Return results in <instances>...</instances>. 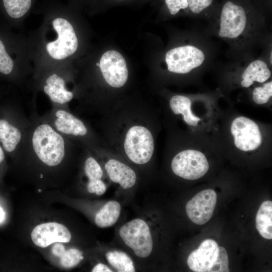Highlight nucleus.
<instances>
[{"label": "nucleus", "mask_w": 272, "mask_h": 272, "mask_svg": "<svg viewBox=\"0 0 272 272\" xmlns=\"http://www.w3.org/2000/svg\"><path fill=\"white\" fill-rule=\"evenodd\" d=\"M190 10L194 14H198L209 7L213 0H187Z\"/></svg>", "instance_id": "cd10ccee"}, {"label": "nucleus", "mask_w": 272, "mask_h": 272, "mask_svg": "<svg viewBox=\"0 0 272 272\" xmlns=\"http://www.w3.org/2000/svg\"><path fill=\"white\" fill-rule=\"evenodd\" d=\"M218 253L219 246L217 242L212 239H206L189 255L187 265L193 271L210 272Z\"/></svg>", "instance_id": "a211bd4d"}, {"label": "nucleus", "mask_w": 272, "mask_h": 272, "mask_svg": "<svg viewBox=\"0 0 272 272\" xmlns=\"http://www.w3.org/2000/svg\"><path fill=\"white\" fill-rule=\"evenodd\" d=\"M205 58L203 52L192 45L174 48L165 56L167 69L170 72L184 74L200 66Z\"/></svg>", "instance_id": "f8f14e48"}, {"label": "nucleus", "mask_w": 272, "mask_h": 272, "mask_svg": "<svg viewBox=\"0 0 272 272\" xmlns=\"http://www.w3.org/2000/svg\"><path fill=\"white\" fill-rule=\"evenodd\" d=\"M79 162L81 168L79 176L85 179L88 192L99 196L103 194L107 189L102 180L104 171L97 157L90 149L84 148Z\"/></svg>", "instance_id": "ddd939ff"}, {"label": "nucleus", "mask_w": 272, "mask_h": 272, "mask_svg": "<svg viewBox=\"0 0 272 272\" xmlns=\"http://www.w3.org/2000/svg\"><path fill=\"white\" fill-rule=\"evenodd\" d=\"M33 109L12 168L34 183H61L79 162L84 147L60 134Z\"/></svg>", "instance_id": "f257e3e1"}, {"label": "nucleus", "mask_w": 272, "mask_h": 272, "mask_svg": "<svg viewBox=\"0 0 272 272\" xmlns=\"http://www.w3.org/2000/svg\"><path fill=\"white\" fill-rule=\"evenodd\" d=\"M121 213L120 204L117 201L110 200L106 202L97 213L95 223L98 227H109L117 221Z\"/></svg>", "instance_id": "412c9836"}, {"label": "nucleus", "mask_w": 272, "mask_h": 272, "mask_svg": "<svg viewBox=\"0 0 272 272\" xmlns=\"http://www.w3.org/2000/svg\"><path fill=\"white\" fill-rule=\"evenodd\" d=\"M191 104L189 98L179 95L173 96L169 101V108L174 114H181L186 124L195 126L200 119L192 113Z\"/></svg>", "instance_id": "aec40b11"}, {"label": "nucleus", "mask_w": 272, "mask_h": 272, "mask_svg": "<svg viewBox=\"0 0 272 272\" xmlns=\"http://www.w3.org/2000/svg\"><path fill=\"white\" fill-rule=\"evenodd\" d=\"M92 272H111V270L107 265L102 263H98L96 264L92 269Z\"/></svg>", "instance_id": "7c9ffc66"}, {"label": "nucleus", "mask_w": 272, "mask_h": 272, "mask_svg": "<svg viewBox=\"0 0 272 272\" xmlns=\"http://www.w3.org/2000/svg\"><path fill=\"white\" fill-rule=\"evenodd\" d=\"M98 67L103 82L108 87L118 89L128 81V71L124 58L118 51L110 50L101 56Z\"/></svg>", "instance_id": "9b49d317"}, {"label": "nucleus", "mask_w": 272, "mask_h": 272, "mask_svg": "<svg viewBox=\"0 0 272 272\" xmlns=\"http://www.w3.org/2000/svg\"><path fill=\"white\" fill-rule=\"evenodd\" d=\"M246 22L244 9L231 2H227L221 12L219 35L222 38H236L244 32Z\"/></svg>", "instance_id": "2eb2a0df"}, {"label": "nucleus", "mask_w": 272, "mask_h": 272, "mask_svg": "<svg viewBox=\"0 0 272 272\" xmlns=\"http://www.w3.org/2000/svg\"><path fill=\"white\" fill-rule=\"evenodd\" d=\"M256 227L263 238L272 239L271 201H264L260 206L256 216Z\"/></svg>", "instance_id": "4be33fe9"}, {"label": "nucleus", "mask_w": 272, "mask_h": 272, "mask_svg": "<svg viewBox=\"0 0 272 272\" xmlns=\"http://www.w3.org/2000/svg\"><path fill=\"white\" fill-rule=\"evenodd\" d=\"M7 154L0 144V187L3 184L4 178L8 170Z\"/></svg>", "instance_id": "c756f323"}, {"label": "nucleus", "mask_w": 272, "mask_h": 272, "mask_svg": "<svg viewBox=\"0 0 272 272\" xmlns=\"http://www.w3.org/2000/svg\"><path fill=\"white\" fill-rule=\"evenodd\" d=\"M217 195L212 189L202 190L187 202L185 210L194 223L203 225L212 217L217 203Z\"/></svg>", "instance_id": "dca6fc26"}, {"label": "nucleus", "mask_w": 272, "mask_h": 272, "mask_svg": "<svg viewBox=\"0 0 272 272\" xmlns=\"http://www.w3.org/2000/svg\"><path fill=\"white\" fill-rule=\"evenodd\" d=\"M171 168L176 176L193 180L204 176L209 169V165L203 153L189 149L177 153L171 161Z\"/></svg>", "instance_id": "9d476101"}, {"label": "nucleus", "mask_w": 272, "mask_h": 272, "mask_svg": "<svg viewBox=\"0 0 272 272\" xmlns=\"http://www.w3.org/2000/svg\"><path fill=\"white\" fill-rule=\"evenodd\" d=\"M31 239L36 246L45 248L55 242L67 243L72 239L69 229L63 224L55 222L36 225L31 232Z\"/></svg>", "instance_id": "f3484780"}, {"label": "nucleus", "mask_w": 272, "mask_h": 272, "mask_svg": "<svg viewBox=\"0 0 272 272\" xmlns=\"http://www.w3.org/2000/svg\"><path fill=\"white\" fill-rule=\"evenodd\" d=\"M75 73L72 63L51 66L33 74L27 85L32 93L31 104L36 107L38 93L42 92L49 99L51 105L69 106L75 99L73 90L69 87L75 84Z\"/></svg>", "instance_id": "20e7f679"}, {"label": "nucleus", "mask_w": 272, "mask_h": 272, "mask_svg": "<svg viewBox=\"0 0 272 272\" xmlns=\"http://www.w3.org/2000/svg\"><path fill=\"white\" fill-rule=\"evenodd\" d=\"M111 181L123 189L132 188L137 183L138 175L134 168L124 159L106 147L93 152Z\"/></svg>", "instance_id": "0eeeda50"}, {"label": "nucleus", "mask_w": 272, "mask_h": 272, "mask_svg": "<svg viewBox=\"0 0 272 272\" xmlns=\"http://www.w3.org/2000/svg\"><path fill=\"white\" fill-rule=\"evenodd\" d=\"M2 97H3L2 92L0 91V102L1 100L2 99Z\"/></svg>", "instance_id": "473e14b6"}, {"label": "nucleus", "mask_w": 272, "mask_h": 272, "mask_svg": "<svg viewBox=\"0 0 272 272\" xmlns=\"http://www.w3.org/2000/svg\"><path fill=\"white\" fill-rule=\"evenodd\" d=\"M7 15L15 20L17 24L22 25L23 19L30 10L32 0H2Z\"/></svg>", "instance_id": "5701e85b"}, {"label": "nucleus", "mask_w": 272, "mask_h": 272, "mask_svg": "<svg viewBox=\"0 0 272 272\" xmlns=\"http://www.w3.org/2000/svg\"><path fill=\"white\" fill-rule=\"evenodd\" d=\"M33 73L31 61L12 56L0 38V77L22 89L27 88Z\"/></svg>", "instance_id": "1a4fd4ad"}, {"label": "nucleus", "mask_w": 272, "mask_h": 272, "mask_svg": "<svg viewBox=\"0 0 272 272\" xmlns=\"http://www.w3.org/2000/svg\"><path fill=\"white\" fill-rule=\"evenodd\" d=\"M51 106L42 116L60 134L92 152L105 147L98 132L87 121L73 113L69 106Z\"/></svg>", "instance_id": "39448f33"}, {"label": "nucleus", "mask_w": 272, "mask_h": 272, "mask_svg": "<svg viewBox=\"0 0 272 272\" xmlns=\"http://www.w3.org/2000/svg\"><path fill=\"white\" fill-rule=\"evenodd\" d=\"M31 123L21 102L16 99L0 102V144L12 160Z\"/></svg>", "instance_id": "423d86ee"}, {"label": "nucleus", "mask_w": 272, "mask_h": 272, "mask_svg": "<svg viewBox=\"0 0 272 272\" xmlns=\"http://www.w3.org/2000/svg\"><path fill=\"white\" fill-rule=\"evenodd\" d=\"M231 132L234 138V144L243 151H252L262 143V137L257 124L244 116L236 118L232 122Z\"/></svg>", "instance_id": "4468645a"}, {"label": "nucleus", "mask_w": 272, "mask_h": 272, "mask_svg": "<svg viewBox=\"0 0 272 272\" xmlns=\"http://www.w3.org/2000/svg\"><path fill=\"white\" fill-rule=\"evenodd\" d=\"M83 252L76 248H68L58 258L59 265L65 269L78 265L83 259Z\"/></svg>", "instance_id": "393cba45"}, {"label": "nucleus", "mask_w": 272, "mask_h": 272, "mask_svg": "<svg viewBox=\"0 0 272 272\" xmlns=\"http://www.w3.org/2000/svg\"><path fill=\"white\" fill-rule=\"evenodd\" d=\"M271 56H272V54L271 53V54H270V62H271Z\"/></svg>", "instance_id": "72a5a7b5"}, {"label": "nucleus", "mask_w": 272, "mask_h": 272, "mask_svg": "<svg viewBox=\"0 0 272 272\" xmlns=\"http://www.w3.org/2000/svg\"><path fill=\"white\" fill-rule=\"evenodd\" d=\"M270 72L265 62L261 60L251 62L242 75L241 84L245 88L252 85L254 81L263 83L270 76Z\"/></svg>", "instance_id": "6ab92c4d"}, {"label": "nucleus", "mask_w": 272, "mask_h": 272, "mask_svg": "<svg viewBox=\"0 0 272 272\" xmlns=\"http://www.w3.org/2000/svg\"><path fill=\"white\" fill-rule=\"evenodd\" d=\"M119 235L138 257L146 258L151 254L153 238L149 226L144 220L136 218L126 223L120 228Z\"/></svg>", "instance_id": "6e6552de"}, {"label": "nucleus", "mask_w": 272, "mask_h": 272, "mask_svg": "<svg viewBox=\"0 0 272 272\" xmlns=\"http://www.w3.org/2000/svg\"><path fill=\"white\" fill-rule=\"evenodd\" d=\"M5 219V213L2 207L0 206V224L2 223Z\"/></svg>", "instance_id": "2f4dec72"}, {"label": "nucleus", "mask_w": 272, "mask_h": 272, "mask_svg": "<svg viewBox=\"0 0 272 272\" xmlns=\"http://www.w3.org/2000/svg\"><path fill=\"white\" fill-rule=\"evenodd\" d=\"M165 2L172 15H175L181 9H184L188 7L187 0H165Z\"/></svg>", "instance_id": "c85d7f7f"}, {"label": "nucleus", "mask_w": 272, "mask_h": 272, "mask_svg": "<svg viewBox=\"0 0 272 272\" xmlns=\"http://www.w3.org/2000/svg\"><path fill=\"white\" fill-rule=\"evenodd\" d=\"M272 96V82L263 85L262 87L255 88L253 91V99L257 104L267 103Z\"/></svg>", "instance_id": "a878e982"}, {"label": "nucleus", "mask_w": 272, "mask_h": 272, "mask_svg": "<svg viewBox=\"0 0 272 272\" xmlns=\"http://www.w3.org/2000/svg\"><path fill=\"white\" fill-rule=\"evenodd\" d=\"M27 39L33 73L51 66L71 63L79 48L73 22L62 13L46 15Z\"/></svg>", "instance_id": "7ed1b4c3"}, {"label": "nucleus", "mask_w": 272, "mask_h": 272, "mask_svg": "<svg viewBox=\"0 0 272 272\" xmlns=\"http://www.w3.org/2000/svg\"><path fill=\"white\" fill-rule=\"evenodd\" d=\"M99 116L98 132L105 146L133 167H149L156 148L155 116L149 104L119 99Z\"/></svg>", "instance_id": "f03ea898"}, {"label": "nucleus", "mask_w": 272, "mask_h": 272, "mask_svg": "<svg viewBox=\"0 0 272 272\" xmlns=\"http://www.w3.org/2000/svg\"><path fill=\"white\" fill-rule=\"evenodd\" d=\"M229 258L227 252L223 247H219V253L216 261L210 272H229Z\"/></svg>", "instance_id": "bb28decb"}, {"label": "nucleus", "mask_w": 272, "mask_h": 272, "mask_svg": "<svg viewBox=\"0 0 272 272\" xmlns=\"http://www.w3.org/2000/svg\"><path fill=\"white\" fill-rule=\"evenodd\" d=\"M109 264L119 272H134V265L131 258L124 252L112 250L105 255Z\"/></svg>", "instance_id": "b1692460"}]
</instances>
